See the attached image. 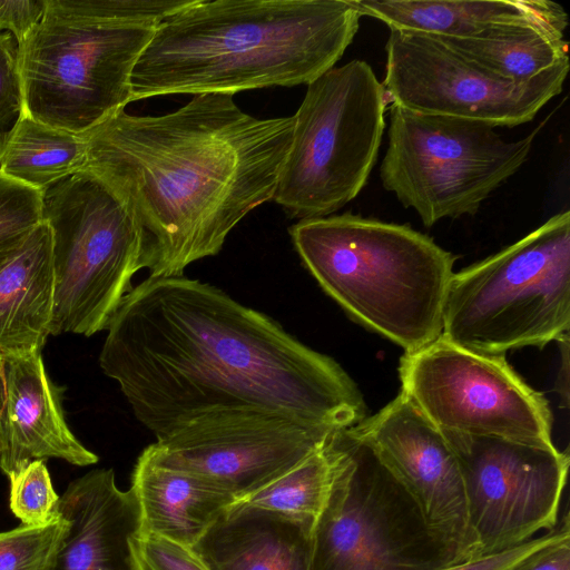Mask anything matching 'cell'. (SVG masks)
Wrapping results in <instances>:
<instances>
[{
  "label": "cell",
  "instance_id": "5b68a950",
  "mask_svg": "<svg viewBox=\"0 0 570 570\" xmlns=\"http://www.w3.org/2000/svg\"><path fill=\"white\" fill-rule=\"evenodd\" d=\"M569 328V210L451 278L441 335L458 346L505 355L561 343Z\"/></svg>",
  "mask_w": 570,
  "mask_h": 570
},
{
  "label": "cell",
  "instance_id": "7c38bea8",
  "mask_svg": "<svg viewBox=\"0 0 570 570\" xmlns=\"http://www.w3.org/2000/svg\"><path fill=\"white\" fill-rule=\"evenodd\" d=\"M382 82L390 104L404 109L493 127L531 121L558 96L569 71L559 65L529 81L499 76L452 49L439 38L390 29Z\"/></svg>",
  "mask_w": 570,
  "mask_h": 570
},
{
  "label": "cell",
  "instance_id": "8fae6325",
  "mask_svg": "<svg viewBox=\"0 0 570 570\" xmlns=\"http://www.w3.org/2000/svg\"><path fill=\"white\" fill-rule=\"evenodd\" d=\"M399 374L401 391L442 431L554 448L549 402L505 355L473 352L440 335L404 353Z\"/></svg>",
  "mask_w": 570,
  "mask_h": 570
},
{
  "label": "cell",
  "instance_id": "52a82bcc",
  "mask_svg": "<svg viewBox=\"0 0 570 570\" xmlns=\"http://www.w3.org/2000/svg\"><path fill=\"white\" fill-rule=\"evenodd\" d=\"M389 105L364 60L307 85L273 198L291 218L331 216L360 194L377 159Z\"/></svg>",
  "mask_w": 570,
  "mask_h": 570
},
{
  "label": "cell",
  "instance_id": "d6a6232c",
  "mask_svg": "<svg viewBox=\"0 0 570 570\" xmlns=\"http://www.w3.org/2000/svg\"><path fill=\"white\" fill-rule=\"evenodd\" d=\"M510 570H570V537L546 546Z\"/></svg>",
  "mask_w": 570,
  "mask_h": 570
},
{
  "label": "cell",
  "instance_id": "9c48e42d",
  "mask_svg": "<svg viewBox=\"0 0 570 570\" xmlns=\"http://www.w3.org/2000/svg\"><path fill=\"white\" fill-rule=\"evenodd\" d=\"M156 27L80 17L46 1L19 46L24 112L83 135L131 102V73Z\"/></svg>",
  "mask_w": 570,
  "mask_h": 570
},
{
  "label": "cell",
  "instance_id": "83f0119b",
  "mask_svg": "<svg viewBox=\"0 0 570 570\" xmlns=\"http://www.w3.org/2000/svg\"><path fill=\"white\" fill-rule=\"evenodd\" d=\"M40 223V191L0 173V249L18 243Z\"/></svg>",
  "mask_w": 570,
  "mask_h": 570
},
{
  "label": "cell",
  "instance_id": "30bf717a",
  "mask_svg": "<svg viewBox=\"0 0 570 570\" xmlns=\"http://www.w3.org/2000/svg\"><path fill=\"white\" fill-rule=\"evenodd\" d=\"M539 129L508 140L484 122L391 105L382 185L426 227L474 215L525 163Z\"/></svg>",
  "mask_w": 570,
  "mask_h": 570
},
{
  "label": "cell",
  "instance_id": "d4e9b609",
  "mask_svg": "<svg viewBox=\"0 0 570 570\" xmlns=\"http://www.w3.org/2000/svg\"><path fill=\"white\" fill-rule=\"evenodd\" d=\"M65 528V519L57 513L45 524L0 532V570H46Z\"/></svg>",
  "mask_w": 570,
  "mask_h": 570
},
{
  "label": "cell",
  "instance_id": "6da1fadb",
  "mask_svg": "<svg viewBox=\"0 0 570 570\" xmlns=\"http://www.w3.org/2000/svg\"><path fill=\"white\" fill-rule=\"evenodd\" d=\"M106 330L100 367L156 439L217 411L274 412L331 431L366 417L337 362L210 284L149 276Z\"/></svg>",
  "mask_w": 570,
  "mask_h": 570
},
{
  "label": "cell",
  "instance_id": "2e32d148",
  "mask_svg": "<svg viewBox=\"0 0 570 570\" xmlns=\"http://www.w3.org/2000/svg\"><path fill=\"white\" fill-rule=\"evenodd\" d=\"M66 528L46 570H139L134 541L140 511L112 469H96L69 483L56 507Z\"/></svg>",
  "mask_w": 570,
  "mask_h": 570
},
{
  "label": "cell",
  "instance_id": "4316f807",
  "mask_svg": "<svg viewBox=\"0 0 570 570\" xmlns=\"http://www.w3.org/2000/svg\"><path fill=\"white\" fill-rule=\"evenodd\" d=\"M193 0H56L63 10L86 18L157 27Z\"/></svg>",
  "mask_w": 570,
  "mask_h": 570
},
{
  "label": "cell",
  "instance_id": "1f68e13d",
  "mask_svg": "<svg viewBox=\"0 0 570 570\" xmlns=\"http://www.w3.org/2000/svg\"><path fill=\"white\" fill-rule=\"evenodd\" d=\"M47 0H0V33L10 32L18 45L46 12Z\"/></svg>",
  "mask_w": 570,
  "mask_h": 570
},
{
  "label": "cell",
  "instance_id": "7402d4cb",
  "mask_svg": "<svg viewBox=\"0 0 570 570\" xmlns=\"http://www.w3.org/2000/svg\"><path fill=\"white\" fill-rule=\"evenodd\" d=\"M566 28L521 21L495 24L469 38H436L499 76L529 81L569 62Z\"/></svg>",
  "mask_w": 570,
  "mask_h": 570
},
{
  "label": "cell",
  "instance_id": "277c9868",
  "mask_svg": "<svg viewBox=\"0 0 570 570\" xmlns=\"http://www.w3.org/2000/svg\"><path fill=\"white\" fill-rule=\"evenodd\" d=\"M304 266L355 322L412 353L442 334L455 256L407 225L345 213L289 228Z\"/></svg>",
  "mask_w": 570,
  "mask_h": 570
},
{
  "label": "cell",
  "instance_id": "3957f363",
  "mask_svg": "<svg viewBox=\"0 0 570 570\" xmlns=\"http://www.w3.org/2000/svg\"><path fill=\"white\" fill-rule=\"evenodd\" d=\"M361 17L351 0H193L156 27L130 100L308 85L342 58Z\"/></svg>",
  "mask_w": 570,
  "mask_h": 570
},
{
  "label": "cell",
  "instance_id": "5bb4252c",
  "mask_svg": "<svg viewBox=\"0 0 570 570\" xmlns=\"http://www.w3.org/2000/svg\"><path fill=\"white\" fill-rule=\"evenodd\" d=\"M334 432L274 412L217 411L157 438L142 453L239 501L296 466Z\"/></svg>",
  "mask_w": 570,
  "mask_h": 570
},
{
  "label": "cell",
  "instance_id": "603a6c76",
  "mask_svg": "<svg viewBox=\"0 0 570 570\" xmlns=\"http://www.w3.org/2000/svg\"><path fill=\"white\" fill-rule=\"evenodd\" d=\"M86 160L83 135L48 126L24 112L0 153V173L41 191L82 170Z\"/></svg>",
  "mask_w": 570,
  "mask_h": 570
},
{
  "label": "cell",
  "instance_id": "e0dca14e",
  "mask_svg": "<svg viewBox=\"0 0 570 570\" xmlns=\"http://www.w3.org/2000/svg\"><path fill=\"white\" fill-rule=\"evenodd\" d=\"M3 371L0 469L8 478L33 460L56 458L79 466L98 462L68 428L61 390L49 380L41 353L3 357Z\"/></svg>",
  "mask_w": 570,
  "mask_h": 570
},
{
  "label": "cell",
  "instance_id": "ba28073f",
  "mask_svg": "<svg viewBox=\"0 0 570 570\" xmlns=\"http://www.w3.org/2000/svg\"><path fill=\"white\" fill-rule=\"evenodd\" d=\"M50 229L53 306L50 334L106 330L132 276L144 268L140 226L115 191L88 169L40 191Z\"/></svg>",
  "mask_w": 570,
  "mask_h": 570
},
{
  "label": "cell",
  "instance_id": "836d02e7",
  "mask_svg": "<svg viewBox=\"0 0 570 570\" xmlns=\"http://www.w3.org/2000/svg\"><path fill=\"white\" fill-rule=\"evenodd\" d=\"M3 402H4V371H3V357L0 356V438H1V420H2Z\"/></svg>",
  "mask_w": 570,
  "mask_h": 570
},
{
  "label": "cell",
  "instance_id": "4fadbf2b",
  "mask_svg": "<svg viewBox=\"0 0 570 570\" xmlns=\"http://www.w3.org/2000/svg\"><path fill=\"white\" fill-rule=\"evenodd\" d=\"M443 433L460 464L475 558L554 529L568 452L501 438Z\"/></svg>",
  "mask_w": 570,
  "mask_h": 570
},
{
  "label": "cell",
  "instance_id": "44dd1931",
  "mask_svg": "<svg viewBox=\"0 0 570 570\" xmlns=\"http://www.w3.org/2000/svg\"><path fill=\"white\" fill-rule=\"evenodd\" d=\"M362 16L390 29L443 38H469L501 23L533 21L568 26L563 8L535 0H351Z\"/></svg>",
  "mask_w": 570,
  "mask_h": 570
},
{
  "label": "cell",
  "instance_id": "7a4b0ae2",
  "mask_svg": "<svg viewBox=\"0 0 570 570\" xmlns=\"http://www.w3.org/2000/svg\"><path fill=\"white\" fill-rule=\"evenodd\" d=\"M234 95H194L161 116L121 109L83 134V169L122 200L144 235L150 277L181 276L274 198L295 117L259 119Z\"/></svg>",
  "mask_w": 570,
  "mask_h": 570
},
{
  "label": "cell",
  "instance_id": "f546056e",
  "mask_svg": "<svg viewBox=\"0 0 570 570\" xmlns=\"http://www.w3.org/2000/svg\"><path fill=\"white\" fill-rule=\"evenodd\" d=\"M134 548L139 570H208L190 548L157 535L139 533Z\"/></svg>",
  "mask_w": 570,
  "mask_h": 570
},
{
  "label": "cell",
  "instance_id": "8992f818",
  "mask_svg": "<svg viewBox=\"0 0 570 570\" xmlns=\"http://www.w3.org/2000/svg\"><path fill=\"white\" fill-rule=\"evenodd\" d=\"M332 481L312 531L311 570H441L469 560L433 531L354 429L327 440Z\"/></svg>",
  "mask_w": 570,
  "mask_h": 570
},
{
  "label": "cell",
  "instance_id": "ffe728a7",
  "mask_svg": "<svg viewBox=\"0 0 570 570\" xmlns=\"http://www.w3.org/2000/svg\"><path fill=\"white\" fill-rule=\"evenodd\" d=\"M131 489L140 511V534L193 547L236 500L194 474L161 466L141 453Z\"/></svg>",
  "mask_w": 570,
  "mask_h": 570
},
{
  "label": "cell",
  "instance_id": "9a60e30c",
  "mask_svg": "<svg viewBox=\"0 0 570 570\" xmlns=\"http://www.w3.org/2000/svg\"><path fill=\"white\" fill-rule=\"evenodd\" d=\"M353 429L409 493L428 525L466 558H475L460 464L443 431L402 391Z\"/></svg>",
  "mask_w": 570,
  "mask_h": 570
},
{
  "label": "cell",
  "instance_id": "4dcf8cb0",
  "mask_svg": "<svg viewBox=\"0 0 570 570\" xmlns=\"http://www.w3.org/2000/svg\"><path fill=\"white\" fill-rule=\"evenodd\" d=\"M566 537H570L568 517L561 527L550 530L547 534L531 538L501 552L464 560L441 570H510L530 554Z\"/></svg>",
  "mask_w": 570,
  "mask_h": 570
},
{
  "label": "cell",
  "instance_id": "f1b7e54d",
  "mask_svg": "<svg viewBox=\"0 0 570 570\" xmlns=\"http://www.w3.org/2000/svg\"><path fill=\"white\" fill-rule=\"evenodd\" d=\"M24 115L19 46L10 32L0 33V153Z\"/></svg>",
  "mask_w": 570,
  "mask_h": 570
},
{
  "label": "cell",
  "instance_id": "cb8c5ba5",
  "mask_svg": "<svg viewBox=\"0 0 570 570\" xmlns=\"http://www.w3.org/2000/svg\"><path fill=\"white\" fill-rule=\"evenodd\" d=\"M327 440L288 472L236 502L315 523L326 502L332 481Z\"/></svg>",
  "mask_w": 570,
  "mask_h": 570
},
{
  "label": "cell",
  "instance_id": "d6986e66",
  "mask_svg": "<svg viewBox=\"0 0 570 570\" xmlns=\"http://www.w3.org/2000/svg\"><path fill=\"white\" fill-rule=\"evenodd\" d=\"M53 306L51 234L42 222L0 249V356L41 353Z\"/></svg>",
  "mask_w": 570,
  "mask_h": 570
},
{
  "label": "cell",
  "instance_id": "ac0fdd59",
  "mask_svg": "<svg viewBox=\"0 0 570 570\" xmlns=\"http://www.w3.org/2000/svg\"><path fill=\"white\" fill-rule=\"evenodd\" d=\"M313 525L235 502L190 549L208 570H311Z\"/></svg>",
  "mask_w": 570,
  "mask_h": 570
},
{
  "label": "cell",
  "instance_id": "484cf974",
  "mask_svg": "<svg viewBox=\"0 0 570 570\" xmlns=\"http://www.w3.org/2000/svg\"><path fill=\"white\" fill-rule=\"evenodd\" d=\"M9 504L22 524H45L56 517V493L45 460H33L9 476Z\"/></svg>",
  "mask_w": 570,
  "mask_h": 570
}]
</instances>
